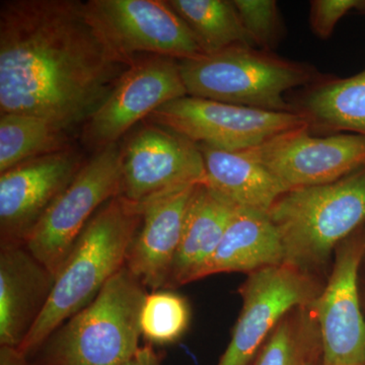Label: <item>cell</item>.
<instances>
[{
	"label": "cell",
	"mask_w": 365,
	"mask_h": 365,
	"mask_svg": "<svg viewBox=\"0 0 365 365\" xmlns=\"http://www.w3.org/2000/svg\"><path fill=\"white\" fill-rule=\"evenodd\" d=\"M284 264L277 228L267 212L237 208L204 277L220 273H252Z\"/></svg>",
	"instance_id": "obj_19"
},
{
	"label": "cell",
	"mask_w": 365,
	"mask_h": 365,
	"mask_svg": "<svg viewBox=\"0 0 365 365\" xmlns=\"http://www.w3.org/2000/svg\"><path fill=\"white\" fill-rule=\"evenodd\" d=\"M68 132L44 118L0 115V174L26 160L68 148Z\"/></svg>",
	"instance_id": "obj_21"
},
{
	"label": "cell",
	"mask_w": 365,
	"mask_h": 365,
	"mask_svg": "<svg viewBox=\"0 0 365 365\" xmlns=\"http://www.w3.org/2000/svg\"><path fill=\"white\" fill-rule=\"evenodd\" d=\"M83 167L71 148L32 158L0 174V246L29 237Z\"/></svg>",
	"instance_id": "obj_14"
},
{
	"label": "cell",
	"mask_w": 365,
	"mask_h": 365,
	"mask_svg": "<svg viewBox=\"0 0 365 365\" xmlns=\"http://www.w3.org/2000/svg\"><path fill=\"white\" fill-rule=\"evenodd\" d=\"M0 365H33L30 359L16 348L0 346Z\"/></svg>",
	"instance_id": "obj_28"
},
{
	"label": "cell",
	"mask_w": 365,
	"mask_h": 365,
	"mask_svg": "<svg viewBox=\"0 0 365 365\" xmlns=\"http://www.w3.org/2000/svg\"><path fill=\"white\" fill-rule=\"evenodd\" d=\"M191 307L188 300L170 290L151 292L141 309V337L150 345L174 344L188 330Z\"/></svg>",
	"instance_id": "obj_24"
},
{
	"label": "cell",
	"mask_w": 365,
	"mask_h": 365,
	"mask_svg": "<svg viewBox=\"0 0 365 365\" xmlns=\"http://www.w3.org/2000/svg\"><path fill=\"white\" fill-rule=\"evenodd\" d=\"M307 365H322V354L317 355Z\"/></svg>",
	"instance_id": "obj_29"
},
{
	"label": "cell",
	"mask_w": 365,
	"mask_h": 365,
	"mask_svg": "<svg viewBox=\"0 0 365 365\" xmlns=\"http://www.w3.org/2000/svg\"><path fill=\"white\" fill-rule=\"evenodd\" d=\"M143 218L140 204L117 196L93 215L55 275L42 316L19 350L29 359L57 328L91 304L126 265Z\"/></svg>",
	"instance_id": "obj_2"
},
{
	"label": "cell",
	"mask_w": 365,
	"mask_h": 365,
	"mask_svg": "<svg viewBox=\"0 0 365 365\" xmlns=\"http://www.w3.org/2000/svg\"><path fill=\"white\" fill-rule=\"evenodd\" d=\"M250 39L264 51L272 49L281 36V19L273 0H232Z\"/></svg>",
	"instance_id": "obj_25"
},
{
	"label": "cell",
	"mask_w": 365,
	"mask_h": 365,
	"mask_svg": "<svg viewBox=\"0 0 365 365\" xmlns=\"http://www.w3.org/2000/svg\"><path fill=\"white\" fill-rule=\"evenodd\" d=\"M297 112L307 118L309 127L365 136V68L350 78L314 86L304 110Z\"/></svg>",
	"instance_id": "obj_20"
},
{
	"label": "cell",
	"mask_w": 365,
	"mask_h": 365,
	"mask_svg": "<svg viewBox=\"0 0 365 365\" xmlns=\"http://www.w3.org/2000/svg\"><path fill=\"white\" fill-rule=\"evenodd\" d=\"M198 144L160 125H144L122 148L121 196L138 204L205 184Z\"/></svg>",
	"instance_id": "obj_10"
},
{
	"label": "cell",
	"mask_w": 365,
	"mask_h": 365,
	"mask_svg": "<svg viewBox=\"0 0 365 365\" xmlns=\"http://www.w3.org/2000/svg\"><path fill=\"white\" fill-rule=\"evenodd\" d=\"M197 186L185 187L140 204L143 218L125 266L151 292L167 289Z\"/></svg>",
	"instance_id": "obj_15"
},
{
	"label": "cell",
	"mask_w": 365,
	"mask_h": 365,
	"mask_svg": "<svg viewBox=\"0 0 365 365\" xmlns=\"http://www.w3.org/2000/svg\"><path fill=\"white\" fill-rule=\"evenodd\" d=\"M319 354L321 338L311 304L295 309L282 319L252 365H307Z\"/></svg>",
	"instance_id": "obj_23"
},
{
	"label": "cell",
	"mask_w": 365,
	"mask_h": 365,
	"mask_svg": "<svg viewBox=\"0 0 365 365\" xmlns=\"http://www.w3.org/2000/svg\"><path fill=\"white\" fill-rule=\"evenodd\" d=\"M309 128L289 132L245 151L288 190L339 181L365 165V136L316 137Z\"/></svg>",
	"instance_id": "obj_13"
},
{
	"label": "cell",
	"mask_w": 365,
	"mask_h": 365,
	"mask_svg": "<svg viewBox=\"0 0 365 365\" xmlns=\"http://www.w3.org/2000/svg\"><path fill=\"white\" fill-rule=\"evenodd\" d=\"M196 144L242 151L289 132L309 128L299 112H273L186 96L170 101L148 117Z\"/></svg>",
	"instance_id": "obj_7"
},
{
	"label": "cell",
	"mask_w": 365,
	"mask_h": 365,
	"mask_svg": "<svg viewBox=\"0 0 365 365\" xmlns=\"http://www.w3.org/2000/svg\"><path fill=\"white\" fill-rule=\"evenodd\" d=\"M26 246H0V346L19 348L42 316L54 287Z\"/></svg>",
	"instance_id": "obj_16"
},
{
	"label": "cell",
	"mask_w": 365,
	"mask_h": 365,
	"mask_svg": "<svg viewBox=\"0 0 365 365\" xmlns=\"http://www.w3.org/2000/svg\"><path fill=\"white\" fill-rule=\"evenodd\" d=\"M364 9L365 0H314L309 11L312 31L319 39H329L343 16Z\"/></svg>",
	"instance_id": "obj_26"
},
{
	"label": "cell",
	"mask_w": 365,
	"mask_h": 365,
	"mask_svg": "<svg viewBox=\"0 0 365 365\" xmlns=\"http://www.w3.org/2000/svg\"><path fill=\"white\" fill-rule=\"evenodd\" d=\"M179 64L188 96L273 112H294L284 93L317 78L313 67L247 45Z\"/></svg>",
	"instance_id": "obj_5"
},
{
	"label": "cell",
	"mask_w": 365,
	"mask_h": 365,
	"mask_svg": "<svg viewBox=\"0 0 365 365\" xmlns=\"http://www.w3.org/2000/svg\"><path fill=\"white\" fill-rule=\"evenodd\" d=\"M269 216L284 250V264L311 274L341 242L365 225V165L339 181L292 189Z\"/></svg>",
	"instance_id": "obj_4"
},
{
	"label": "cell",
	"mask_w": 365,
	"mask_h": 365,
	"mask_svg": "<svg viewBox=\"0 0 365 365\" xmlns=\"http://www.w3.org/2000/svg\"><path fill=\"white\" fill-rule=\"evenodd\" d=\"M237 206L205 184L197 186L185 220L167 289L202 279Z\"/></svg>",
	"instance_id": "obj_17"
},
{
	"label": "cell",
	"mask_w": 365,
	"mask_h": 365,
	"mask_svg": "<svg viewBox=\"0 0 365 365\" xmlns=\"http://www.w3.org/2000/svg\"><path fill=\"white\" fill-rule=\"evenodd\" d=\"M121 190L122 148L117 143L83 163L34 228L26 249L56 275L86 225L106 203L121 195Z\"/></svg>",
	"instance_id": "obj_6"
},
{
	"label": "cell",
	"mask_w": 365,
	"mask_h": 365,
	"mask_svg": "<svg viewBox=\"0 0 365 365\" xmlns=\"http://www.w3.org/2000/svg\"><path fill=\"white\" fill-rule=\"evenodd\" d=\"M134 61L110 44L86 2L0 4V115H32L71 131L86 123Z\"/></svg>",
	"instance_id": "obj_1"
},
{
	"label": "cell",
	"mask_w": 365,
	"mask_h": 365,
	"mask_svg": "<svg viewBox=\"0 0 365 365\" xmlns=\"http://www.w3.org/2000/svg\"><path fill=\"white\" fill-rule=\"evenodd\" d=\"M86 9L124 58L135 54L181 60L205 55L195 35L163 0H88Z\"/></svg>",
	"instance_id": "obj_9"
},
{
	"label": "cell",
	"mask_w": 365,
	"mask_h": 365,
	"mask_svg": "<svg viewBox=\"0 0 365 365\" xmlns=\"http://www.w3.org/2000/svg\"><path fill=\"white\" fill-rule=\"evenodd\" d=\"M191 29L205 54L232 46H253L234 2L227 0H169Z\"/></svg>",
	"instance_id": "obj_22"
},
{
	"label": "cell",
	"mask_w": 365,
	"mask_h": 365,
	"mask_svg": "<svg viewBox=\"0 0 365 365\" xmlns=\"http://www.w3.org/2000/svg\"><path fill=\"white\" fill-rule=\"evenodd\" d=\"M242 309L217 365H249L287 314L321 294L311 274L281 264L249 274L240 287Z\"/></svg>",
	"instance_id": "obj_8"
},
{
	"label": "cell",
	"mask_w": 365,
	"mask_h": 365,
	"mask_svg": "<svg viewBox=\"0 0 365 365\" xmlns=\"http://www.w3.org/2000/svg\"><path fill=\"white\" fill-rule=\"evenodd\" d=\"M205 165V185L239 208L269 212L289 191L272 173L245 151L198 144Z\"/></svg>",
	"instance_id": "obj_18"
},
{
	"label": "cell",
	"mask_w": 365,
	"mask_h": 365,
	"mask_svg": "<svg viewBox=\"0 0 365 365\" xmlns=\"http://www.w3.org/2000/svg\"><path fill=\"white\" fill-rule=\"evenodd\" d=\"M364 255V227L336 250L328 284L312 304L321 338L322 365H365V319L359 294Z\"/></svg>",
	"instance_id": "obj_12"
},
{
	"label": "cell",
	"mask_w": 365,
	"mask_h": 365,
	"mask_svg": "<svg viewBox=\"0 0 365 365\" xmlns=\"http://www.w3.org/2000/svg\"><path fill=\"white\" fill-rule=\"evenodd\" d=\"M188 96L179 61L163 56L136 59L83 124V143L103 150L170 101Z\"/></svg>",
	"instance_id": "obj_11"
},
{
	"label": "cell",
	"mask_w": 365,
	"mask_h": 365,
	"mask_svg": "<svg viewBox=\"0 0 365 365\" xmlns=\"http://www.w3.org/2000/svg\"><path fill=\"white\" fill-rule=\"evenodd\" d=\"M123 365H163V359L153 345L139 347L135 354Z\"/></svg>",
	"instance_id": "obj_27"
},
{
	"label": "cell",
	"mask_w": 365,
	"mask_h": 365,
	"mask_svg": "<svg viewBox=\"0 0 365 365\" xmlns=\"http://www.w3.org/2000/svg\"><path fill=\"white\" fill-rule=\"evenodd\" d=\"M148 288L125 266L30 359L33 365H123L139 349Z\"/></svg>",
	"instance_id": "obj_3"
}]
</instances>
